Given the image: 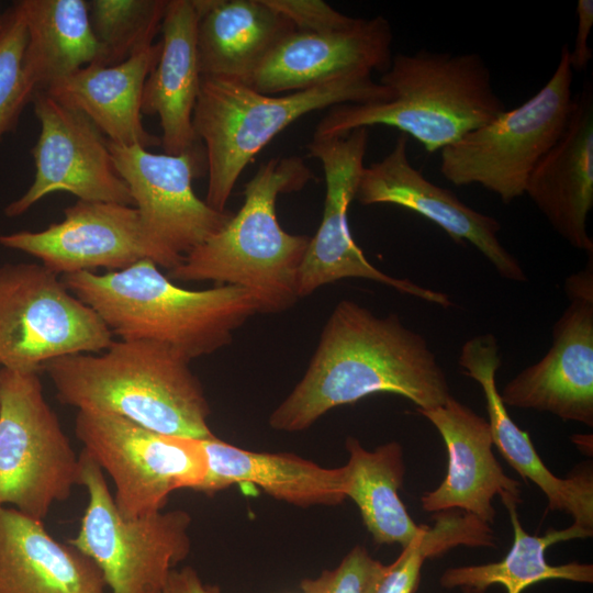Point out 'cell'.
<instances>
[{
    "label": "cell",
    "mask_w": 593,
    "mask_h": 593,
    "mask_svg": "<svg viewBox=\"0 0 593 593\" xmlns=\"http://www.w3.org/2000/svg\"><path fill=\"white\" fill-rule=\"evenodd\" d=\"M77 438L114 484L115 506L124 518L163 511L171 492L197 489L208 472L199 438L153 432L121 416L78 411Z\"/></svg>",
    "instance_id": "cell-11"
},
{
    "label": "cell",
    "mask_w": 593,
    "mask_h": 593,
    "mask_svg": "<svg viewBox=\"0 0 593 593\" xmlns=\"http://www.w3.org/2000/svg\"><path fill=\"white\" fill-rule=\"evenodd\" d=\"M378 393L406 398L422 410L441 405L451 395L446 373L422 334L406 327L398 314L380 317L342 300L303 378L271 413L269 425L301 432L329 410Z\"/></svg>",
    "instance_id": "cell-1"
},
{
    "label": "cell",
    "mask_w": 593,
    "mask_h": 593,
    "mask_svg": "<svg viewBox=\"0 0 593 593\" xmlns=\"http://www.w3.org/2000/svg\"><path fill=\"white\" fill-rule=\"evenodd\" d=\"M593 254L567 278L569 304L552 327L547 354L508 381L505 406L548 412L593 426Z\"/></svg>",
    "instance_id": "cell-16"
},
{
    "label": "cell",
    "mask_w": 593,
    "mask_h": 593,
    "mask_svg": "<svg viewBox=\"0 0 593 593\" xmlns=\"http://www.w3.org/2000/svg\"><path fill=\"white\" fill-rule=\"evenodd\" d=\"M513 526V545L506 556L496 562L448 568L440 577L445 589H471L484 592L493 584H501L506 593H522L536 583L547 580H567L579 583L593 582V566L572 561L553 566L546 560V550L558 542L588 538L593 530L575 524L564 529L549 528L542 536L526 533L517 513L518 502L502 495Z\"/></svg>",
    "instance_id": "cell-28"
},
{
    "label": "cell",
    "mask_w": 593,
    "mask_h": 593,
    "mask_svg": "<svg viewBox=\"0 0 593 593\" xmlns=\"http://www.w3.org/2000/svg\"><path fill=\"white\" fill-rule=\"evenodd\" d=\"M201 441L208 472L197 492L213 494L234 484H253L303 507L337 505L346 499L344 466L323 468L292 454L250 451L215 436Z\"/></svg>",
    "instance_id": "cell-24"
},
{
    "label": "cell",
    "mask_w": 593,
    "mask_h": 593,
    "mask_svg": "<svg viewBox=\"0 0 593 593\" xmlns=\"http://www.w3.org/2000/svg\"><path fill=\"white\" fill-rule=\"evenodd\" d=\"M368 141L369 128L359 127L339 136L312 138L306 146L309 155L322 165L326 193L321 224L310 239L299 269L298 298L337 280L361 278L447 309L452 302L446 293L382 272L369 262L353 239L348 209L365 167Z\"/></svg>",
    "instance_id": "cell-12"
},
{
    "label": "cell",
    "mask_w": 593,
    "mask_h": 593,
    "mask_svg": "<svg viewBox=\"0 0 593 593\" xmlns=\"http://www.w3.org/2000/svg\"><path fill=\"white\" fill-rule=\"evenodd\" d=\"M109 147L145 230L171 255L183 259L231 220L232 212L212 209L193 191V179L206 169L204 148L171 155L139 145Z\"/></svg>",
    "instance_id": "cell-14"
},
{
    "label": "cell",
    "mask_w": 593,
    "mask_h": 593,
    "mask_svg": "<svg viewBox=\"0 0 593 593\" xmlns=\"http://www.w3.org/2000/svg\"><path fill=\"white\" fill-rule=\"evenodd\" d=\"M314 178L298 156L260 165L245 184L239 211L168 271L180 281H214L247 289L258 313H279L298 301V273L311 237L286 232L276 214L279 194Z\"/></svg>",
    "instance_id": "cell-5"
},
{
    "label": "cell",
    "mask_w": 593,
    "mask_h": 593,
    "mask_svg": "<svg viewBox=\"0 0 593 593\" xmlns=\"http://www.w3.org/2000/svg\"><path fill=\"white\" fill-rule=\"evenodd\" d=\"M575 12L577 34L573 48H569V63L573 72L585 70L593 58L592 48L589 45L593 27V1L578 0Z\"/></svg>",
    "instance_id": "cell-35"
},
{
    "label": "cell",
    "mask_w": 593,
    "mask_h": 593,
    "mask_svg": "<svg viewBox=\"0 0 593 593\" xmlns=\"http://www.w3.org/2000/svg\"><path fill=\"white\" fill-rule=\"evenodd\" d=\"M359 71L280 96L256 91L237 80L201 76L193 128L203 144L209 175L205 202L225 211L242 171L282 130L303 115L346 103L392 98L391 90Z\"/></svg>",
    "instance_id": "cell-6"
},
{
    "label": "cell",
    "mask_w": 593,
    "mask_h": 593,
    "mask_svg": "<svg viewBox=\"0 0 593 593\" xmlns=\"http://www.w3.org/2000/svg\"><path fill=\"white\" fill-rule=\"evenodd\" d=\"M267 2L283 14L296 31L334 32L348 29L357 21V18L345 15L321 0H267Z\"/></svg>",
    "instance_id": "cell-34"
},
{
    "label": "cell",
    "mask_w": 593,
    "mask_h": 593,
    "mask_svg": "<svg viewBox=\"0 0 593 593\" xmlns=\"http://www.w3.org/2000/svg\"><path fill=\"white\" fill-rule=\"evenodd\" d=\"M349 458L344 466L346 497L358 506L378 545L410 544L427 525H417L399 496L405 466L403 449L391 441L370 451L354 437L346 439Z\"/></svg>",
    "instance_id": "cell-29"
},
{
    "label": "cell",
    "mask_w": 593,
    "mask_h": 593,
    "mask_svg": "<svg viewBox=\"0 0 593 593\" xmlns=\"http://www.w3.org/2000/svg\"><path fill=\"white\" fill-rule=\"evenodd\" d=\"M198 12L193 0H168L161 23V51L143 90L142 113L159 118L164 153L197 147L193 111L201 86L197 53Z\"/></svg>",
    "instance_id": "cell-22"
},
{
    "label": "cell",
    "mask_w": 593,
    "mask_h": 593,
    "mask_svg": "<svg viewBox=\"0 0 593 593\" xmlns=\"http://www.w3.org/2000/svg\"><path fill=\"white\" fill-rule=\"evenodd\" d=\"M525 194L572 247L593 253V89L573 96L567 126L528 178Z\"/></svg>",
    "instance_id": "cell-20"
},
{
    "label": "cell",
    "mask_w": 593,
    "mask_h": 593,
    "mask_svg": "<svg viewBox=\"0 0 593 593\" xmlns=\"http://www.w3.org/2000/svg\"><path fill=\"white\" fill-rule=\"evenodd\" d=\"M168 0L87 1L104 66L120 64L154 44Z\"/></svg>",
    "instance_id": "cell-31"
},
{
    "label": "cell",
    "mask_w": 593,
    "mask_h": 593,
    "mask_svg": "<svg viewBox=\"0 0 593 593\" xmlns=\"http://www.w3.org/2000/svg\"><path fill=\"white\" fill-rule=\"evenodd\" d=\"M407 141L406 135L399 136L389 154L363 167L355 200L362 205L387 203L416 212L444 230L456 243L474 246L502 278L526 281L519 261L497 236L500 222L425 178L409 159Z\"/></svg>",
    "instance_id": "cell-17"
},
{
    "label": "cell",
    "mask_w": 593,
    "mask_h": 593,
    "mask_svg": "<svg viewBox=\"0 0 593 593\" xmlns=\"http://www.w3.org/2000/svg\"><path fill=\"white\" fill-rule=\"evenodd\" d=\"M435 524L425 528L403 547L390 564L379 563L365 593H414L426 559L440 556L457 546L495 547L489 524L466 512L443 511Z\"/></svg>",
    "instance_id": "cell-30"
},
{
    "label": "cell",
    "mask_w": 593,
    "mask_h": 593,
    "mask_svg": "<svg viewBox=\"0 0 593 593\" xmlns=\"http://www.w3.org/2000/svg\"><path fill=\"white\" fill-rule=\"evenodd\" d=\"M201 76L246 82L269 52L294 30L267 0H193Z\"/></svg>",
    "instance_id": "cell-26"
},
{
    "label": "cell",
    "mask_w": 593,
    "mask_h": 593,
    "mask_svg": "<svg viewBox=\"0 0 593 593\" xmlns=\"http://www.w3.org/2000/svg\"><path fill=\"white\" fill-rule=\"evenodd\" d=\"M569 46L532 98L440 150L441 175L452 184H479L504 203L521 198L529 176L563 133L573 100Z\"/></svg>",
    "instance_id": "cell-7"
},
{
    "label": "cell",
    "mask_w": 593,
    "mask_h": 593,
    "mask_svg": "<svg viewBox=\"0 0 593 593\" xmlns=\"http://www.w3.org/2000/svg\"><path fill=\"white\" fill-rule=\"evenodd\" d=\"M0 33V141L11 132L33 92L23 71L26 26L18 2L2 15Z\"/></svg>",
    "instance_id": "cell-32"
},
{
    "label": "cell",
    "mask_w": 593,
    "mask_h": 593,
    "mask_svg": "<svg viewBox=\"0 0 593 593\" xmlns=\"http://www.w3.org/2000/svg\"><path fill=\"white\" fill-rule=\"evenodd\" d=\"M392 42L391 25L381 15L357 19L350 27L334 32L293 30L278 42L245 83L258 92L276 96L354 72H384L392 60Z\"/></svg>",
    "instance_id": "cell-18"
},
{
    "label": "cell",
    "mask_w": 593,
    "mask_h": 593,
    "mask_svg": "<svg viewBox=\"0 0 593 593\" xmlns=\"http://www.w3.org/2000/svg\"><path fill=\"white\" fill-rule=\"evenodd\" d=\"M40 134L32 150L33 183L4 213L15 217L54 192H68L81 201L133 205L128 187L115 169L100 130L81 112L38 92L32 99Z\"/></svg>",
    "instance_id": "cell-15"
},
{
    "label": "cell",
    "mask_w": 593,
    "mask_h": 593,
    "mask_svg": "<svg viewBox=\"0 0 593 593\" xmlns=\"http://www.w3.org/2000/svg\"><path fill=\"white\" fill-rule=\"evenodd\" d=\"M463 593H484V592H479V591H474V590H471V589H462Z\"/></svg>",
    "instance_id": "cell-37"
},
{
    "label": "cell",
    "mask_w": 593,
    "mask_h": 593,
    "mask_svg": "<svg viewBox=\"0 0 593 593\" xmlns=\"http://www.w3.org/2000/svg\"><path fill=\"white\" fill-rule=\"evenodd\" d=\"M160 51L159 41L120 64L85 66L46 93L85 114L111 143L145 148L160 145V138L142 123L144 85Z\"/></svg>",
    "instance_id": "cell-25"
},
{
    "label": "cell",
    "mask_w": 593,
    "mask_h": 593,
    "mask_svg": "<svg viewBox=\"0 0 593 593\" xmlns=\"http://www.w3.org/2000/svg\"><path fill=\"white\" fill-rule=\"evenodd\" d=\"M98 566L43 521L0 506V593H105Z\"/></svg>",
    "instance_id": "cell-23"
},
{
    "label": "cell",
    "mask_w": 593,
    "mask_h": 593,
    "mask_svg": "<svg viewBox=\"0 0 593 593\" xmlns=\"http://www.w3.org/2000/svg\"><path fill=\"white\" fill-rule=\"evenodd\" d=\"M26 26L23 71L34 94L80 68L103 61L85 0H22Z\"/></svg>",
    "instance_id": "cell-27"
},
{
    "label": "cell",
    "mask_w": 593,
    "mask_h": 593,
    "mask_svg": "<svg viewBox=\"0 0 593 593\" xmlns=\"http://www.w3.org/2000/svg\"><path fill=\"white\" fill-rule=\"evenodd\" d=\"M175 349L146 340H113L101 354L46 363L61 403L121 416L153 432L205 439L215 436L199 379Z\"/></svg>",
    "instance_id": "cell-2"
},
{
    "label": "cell",
    "mask_w": 593,
    "mask_h": 593,
    "mask_svg": "<svg viewBox=\"0 0 593 593\" xmlns=\"http://www.w3.org/2000/svg\"><path fill=\"white\" fill-rule=\"evenodd\" d=\"M416 411L436 427L448 458L443 482L421 497L425 512L458 508L490 525L495 518V495L522 502L521 483L505 474L493 455L488 421L452 395L441 405Z\"/></svg>",
    "instance_id": "cell-19"
},
{
    "label": "cell",
    "mask_w": 593,
    "mask_h": 593,
    "mask_svg": "<svg viewBox=\"0 0 593 593\" xmlns=\"http://www.w3.org/2000/svg\"><path fill=\"white\" fill-rule=\"evenodd\" d=\"M380 561L365 547L355 546L333 570H324L315 579H303V593H365Z\"/></svg>",
    "instance_id": "cell-33"
},
{
    "label": "cell",
    "mask_w": 593,
    "mask_h": 593,
    "mask_svg": "<svg viewBox=\"0 0 593 593\" xmlns=\"http://www.w3.org/2000/svg\"><path fill=\"white\" fill-rule=\"evenodd\" d=\"M113 342L99 315L42 264L0 267V366L36 372L70 355L98 354Z\"/></svg>",
    "instance_id": "cell-10"
},
{
    "label": "cell",
    "mask_w": 593,
    "mask_h": 593,
    "mask_svg": "<svg viewBox=\"0 0 593 593\" xmlns=\"http://www.w3.org/2000/svg\"><path fill=\"white\" fill-rule=\"evenodd\" d=\"M80 484V460L36 372L0 369V506L43 521Z\"/></svg>",
    "instance_id": "cell-8"
},
{
    "label": "cell",
    "mask_w": 593,
    "mask_h": 593,
    "mask_svg": "<svg viewBox=\"0 0 593 593\" xmlns=\"http://www.w3.org/2000/svg\"><path fill=\"white\" fill-rule=\"evenodd\" d=\"M159 268L145 259L118 271L60 278L120 339L163 344L190 361L230 344L234 331L258 313L247 289L221 284L187 290Z\"/></svg>",
    "instance_id": "cell-4"
},
{
    "label": "cell",
    "mask_w": 593,
    "mask_h": 593,
    "mask_svg": "<svg viewBox=\"0 0 593 593\" xmlns=\"http://www.w3.org/2000/svg\"><path fill=\"white\" fill-rule=\"evenodd\" d=\"M79 460L89 501L69 545L98 566L111 593H159L190 552V514L174 510L124 518L103 470L83 450Z\"/></svg>",
    "instance_id": "cell-9"
},
{
    "label": "cell",
    "mask_w": 593,
    "mask_h": 593,
    "mask_svg": "<svg viewBox=\"0 0 593 593\" xmlns=\"http://www.w3.org/2000/svg\"><path fill=\"white\" fill-rule=\"evenodd\" d=\"M7 248L29 254L56 275L118 271L149 259L171 270L181 258L164 249L145 230L133 205L78 200L64 210V219L47 228L0 236Z\"/></svg>",
    "instance_id": "cell-13"
},
{
    "label": "cell",
    "mask_w": 593,
    "mask_h": 593,
    "mask_svg": "<svg viewBox=\"0 0 593 593\" xmlns=\"http://www.w3.org/2000/svg\"><path fill=\"white\" fill-rule=\"evenodd\" d=\"M159 593H221L217 585L205 584L191 567L174 569Z\"/></svg>",
    "instance_id": "cell-36"
},
{
    "label": "cell",
    "mask_w": 593,
    "mask_h": 593,
    "mask_svg": "<svg viewBox=\"0 0 593 593\" xmlns=\"http://www.w3.org/2000/svg\"><path fill=\"white\" fill-rule=\"evenodd\" d=\"M379 82L391 90V99L329 108L313 138L387 125L414 137L432 154L506 111L494 89L491 70L478 53L426 48L398 53Z\"/></svg>",
    "instance_id": "cell-3"
},
{
    "label": "cell",
    "mask_w": 593,
    "mask_h": 593,
    "mask_svg": "<svg viewBox=\"0 0 593 593\" xmlns=\"http://www.w3.org/2000/svg\"><path fill=\"white\" fill-rule=\"evenodd\" d=\"M2 25H3L2 15H0V33H1V30H2Z\"/></svg>",
    "instance_id": "cell-38"
},
{
    "label": "cell",
    "mask_w": 593,
    "mask_h": 593,
    "mask_svg": "<svg viewBox=\"0 0 593 593\" xmlns=\"http://www.w3.org/2000/svg\"><path fill=\"white\" fill-rule=\"evenodd\" d=\"M458 361L463 373L483 391L493 444L502 457L522 478L540 489L550 511L564 512L573 517V524L593 530L592 471L582 468L567 478L557 477L540 459L529 434L511 418L496 387L501 356L495 336L486 333L468 339Z\"/></svg>",
    "instance_id": "cell-21"
}]
</instances>
